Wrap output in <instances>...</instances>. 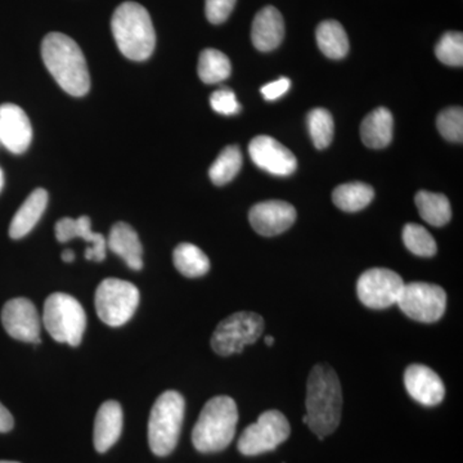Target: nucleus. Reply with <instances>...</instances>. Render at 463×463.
I'll return each mask as SVG.
<instances>
[{
    "label": "nucleus",
    "mask_w": 463,
    "mask_h": 463,
    "mask_svg": "<svg viewBox=\"0 0 463 463\" xmlns=\"http://www.w3.org/2000/svg\"><path fill=\"white\" fill-rule=\"evenodd\" d=\"M288 420L279 411H267L258 421L248 426L239 440V450L243 456H259L281 446L289 437Z\"/></svg>",
    "instance_id": "9"
},
{
    "label": "nucleus",
    "mask_w": 463,
    "mask_h": 463,
    "mask_svg": "<svg viewBox=\"0 0 463 463\" xmlns=\"http://www.w3.org/2000/svg\"><path fill=\"white\" fill-rule=\"evenodd\" d=\"M317 44L326 57L341 60L349 52V39L343 25L337 21H323L317 27Z\"/></svg>",
    "instance_id": "23"
},
{
    "label": "nucleus",
    "mask_w": 463,
    "mask_h": 463,
    "mask_svg": "<svg viewBox=\"0 0 463 463\" xmlns=\"http://www.w3.org/2000/svg\"><path fill=\"white\" fill-rule=\"evenodd\" d=\"M33 141L26 112L14 103L0 106V143L12 154H24Z\"/></svg>",
    "instance_id": "15"
},
{
    "label": "nucleus",
    "mask_w": 463,
    "mask_h": 463,
    "mask_svg": "<svg viewBox=\"0 0 463 463\" xmlns=\"http://www.w3.org/2000/svg\"><path fill=\"white\" fill-rule=\"evenodd\" d=\"M112 33L118 50L132 61H146L154 53L156 33L147 9L136 2H125L115 9Z\"/></svg>",
    "instance_id": "3"
},
{
    "label": "nucleus",
    "mask_w": 463,
    "mask_h": 463,
    "mask_svg": "<svg viewBox=\"0 0 463 463\" xmlns=\"http://www.w3.org/2000/svg\"><path fill=\"white\" fill-rule=\"evenodd\" d=\"M249 221L251 227L261 236H277L295 223L297 210L285 201H264L251 207Z\"/></svg>",
    "instance_id": "14"
},
{
    "label": "nucleus",
    "mask_w": 463,
    "mask_h": 463,
    "mask_svg": "<svg viewBox=\"0 0 463 463\" xmlns=\"http://www.w3.org/2000/svg\"><path fill=\"white\" fill-rule=\"evenodd\" d=\"M249 154L255 165L273 175L288 176L297 170L295 155L272 137L259 136L252 139Z\"/></svg>",
    "instance_id": "13"
},
{
    "label": "nucleus",
    "mask_w": 463,
    "mask_h": 463,
    "mask_svg": "<svg viewBox=\"0 0 463 463\" xmlns=\"http://www.w3.org/2000/svg\"><path fill=\"white\" fill-rule=\"evenodd\" d=\"M414 201L423 221L432 227H443L452 218L449 200L444 194L420 191Z\"/></svg>",
    "instance_id": "24"
},
{
    "label": "nucleus",
    "mask_w": 463,
    "mask_h": 463,
    "mask_svg": "<svg viewBox=\"0 0 463 463\" xmlns=\"http://www.w3.org/2000/svg\"><path fill=\"white\" fill-rule=\"evenodd\" d=\"M0 463H18V462H12V461H0Z\"/></svg>",
    "instance_id": "40"
},
{
    "label": "nucleus",
    "mask_w": 463,
    "mask_h": 463,
    "mask_svg": "<svg viewBox=\"0 0 463 463\" xmlns=\"http://www.w3.org/2000/svg\"><path fill=\"white\" fill-rule=\"evenodd\" d=\"M307 130L310 138L318 149L327 148L334 139L335 124L327 109H315L307 114Z\"/></svg>",
    "instance_id": "29"
},
{
    "label": "nucleus",
    "mask_w": 463,
    "mask_h": 463,
    "mask_svg": "<svg viewBox=\"0 0 463 463\" xmlns=\"http://www.w3.org/2000/svg\"><path fill=\"white\" fill-rule=\"evenodd\" d=\"M176 270L188 279L205 276L210 270V260L205 252L192 243H181L173 252Z\"/></svg>",
    "instance_id": "26"
},
{
    "label": "nucleus",
    "mask_w": 463,
    "mask_h": 463,
    "mask_svg": "<svg viewBox=\"0 0 463 463\" xmlns=\"http://www.w3.org/2000/svg\"><path fill=\"white\" fill-rule=\"evenodd\" d=\"M199 76L205 84H218L230 78L232 66L230 58L223 52L207 48L201 52L199 58Z\"/></svg>",
    "instance_id": "27"
},
{
    "label": "nucleus",
    "mask_w": 463,
    "mask_h": 463,
    "mask_svg": "<svg viewBox=\"0 0 463 463\" xmlns=\"http://www.w3.org/2000/svg\"><path fill=\"white\" fill-rule=\"evenodd\" d=\"M237 422L239 410L233 399L224 395L210 399L192 431L194 448L201 453L221 452L233 440Z\"/></svg>",
    "instance_id": "4"
},
{
    "label": "nucleus",
    "mask_w": 463,
    "mask_h": 463,
    "mask_svg": "<svg viewBox=\"0 0 463 463\" xmlns=\"http://www.w3.org/2000/svg\"><path fill=\"white\" fill-rule=\"evenodd\" d=\"M43 62L70 96L83 97L90 90L87 61L78 43L61 33H51L42 43Z\"/></svg>",
    "instance_id": "2"
},
{
    "label": "nucleus",
    "mask_w": 463,
    "mask_h": 463,
    "mask_svg": "<svg viewBox=\"0 0 463 463\" xmlns=\"http://www.w3.org/2000/svg\"><path fill=\"white\" fill-rule=\"evenodd\" d=\"M97 315L111 327L129 322L139 306V291L133 283L108 279L99 283L94 297Z\"/></svg>",
    "instance_id": "7"
},
{
    "label": "nucleus",
    "mask_w": 463,
    "mask_h": 463,
    "mask_svg": "<svg viewBox=\"0 0 463 463\" xmlns=\"http://www.w3.org/2000/svg\"><path fill=\"white\" fill-rule=\"evenodd\" d=\"M404 385L414 401L428 407L440 404L446 395V388L438 373L422 364H412L405 370Z\"/></svg>",
    "instance_id": "16"
},
{
    "label": "nucleus",
    "mask_w": 463,
    "mask_h": 463,
    "mask_svg": "<svg viewBox=\"0 0 463 463\" xmlns=\"http://www.w3.org/2000/svg\"><path fill=\"white\" fill-rule=\"evenodd\" d=\"M403 242L405 248L417 257H434L438 251L437 242L430 232L420 224H407L403 230Z\"/></svg>",
    "instance_id": "30"
},
{
    "label": "nucleus",
    "mask_w": 463,
    "mask_h": 463,
    "mask_svg": "<svg viewBox=\"0 0 463 463\" xmlns=\"http://www.w3.org/2000/svg\"><path fill=\"white\" fill-rule=\"evenodd\" d=\"M289 88H291V81L288 78H281L279 80H274L272 83H268L261 88L260 91L263 97L267 100H276L281 99L288 93Z\"/></svg>",
    "instance_id": "35"
},
{
    "label": "nucleus",
    "mask_w": 463,
    "mask_h": 463,
    "mask_svg": "<svg viewBox=\"0 0 463 463\" xmlns=\"http://www.w3.org/2000/svg\"><path fill=\"white\" fill-rule=\"evenodd\" d=\"M373 188L361 182L341 184L335 188L334 194H332V201L335 205L346 213L364 210L373 203Z\"/></svg>",
    "instance_id": "25"
},
{
    "label": "nucleus",
    "mask_w": 463,
    "mask_h": 463,
    "mask_svg": "<svg viewBox=\"0 0 463 463\" xmlns=\"http://www.w3.org/2000/svg\"><path fill=\"white\" fill-rule=\"evenodd\" d=\"M210 106L218 114L225 116L236 115L241 111V105L237 100L236 94L228 88L215 90L210 97Z\"/></svg>",
    "instance_id": "33"
},
{
    "label": "nucleus",
    "mask_w": 463,
    "mask_h": 463,
    "mask_svg": "<svg viewBox=\"0 0 463 463\" xmlns=\"http://www.w3.org/2000/svg\"><path fill=\"white\" fill-rule=\"evenodd\" d=\"M237 0H206L205 12L209 23L221 25L233 12Z\"/></svg>",
    "instance_id": "34"
},
{
    "label": "nucleus",
    "mask_w": 463,
    "mask_h": 463,
    "mask_svg": "<svg viewBox=\"0 0 463 463\" xmlns=\"http://www.w3.org/2000/svg\"><path fill=\"white\" fill-rule=\"evenodd\" d=\"M108 246L118 255L128 267L141 270L143 267V248L138 233L129 224L116 223L109 231Z\"/></svg>",
    "instance_id": "20"
},
{
    "label": "nucleus",
    "mask_w": 463,
    "mask_h": 463,
    "mask_svg": "<svg viewBox=\"0 0 463 463\" xmlns=\"http://www.w3.org/2000/svg\"><path fill=\"white\" fill-rule=\"evenodd\" d=\"M242 167V154L237 146H228L219 154L209 170L210 179L216 185L230 183Z\"/></svg>",
    "instance_id": "28"
},
{
    "label": "nucleus",
    "mask_w": 463,
    "mask_h": 463,
    "mask_svg": "<svg viewBox=\"0 0 463 463\" xmlns=\"http://www.w3.org/2000/svg\"><path fill=\"white\" fill-rule=\"evenodd\" d=\"M62 260L65 263H72L75 260V252L72 250L67 249L62 252Z\"/></svg>",
    "instance_id": "37"
},
{
    "label": "nucleus",
    "mask_w": 463,
    "mask_h": 463,
    "mask_svg": "<svg viewBox=\"0 0 463 463\" xmlns=\"http://www.w3.org/2000/svg\"><path fill=\"white\" fill-rule=\"evenodd\" d=\"M397 304L402 312L414 321L434 323L446 312L447 295L440 286L425 282L408 283L403 286Z\"/></svg>",
    "instance_id": "10"
},
{
    "label": "nucleus",
    "mask_w": 463,
    "mask_h": 463,
    "mask_svg": "<svg viewBox=\"0 0 463 463\" xmlns=\"http://www.w3.org/2000/svg\"><path fill=\"white\" fill-rule=\"evenodd\" d=\"M394 130V118L388 109H373L365 116L361 125V137L364 145L370 148H383L390 145Z\"/></svg>",
    "instance_id": "22"
},
{
    "label": "nucleus",
    "mask_w": 463,
    "mask_h": 463,
    "mask_svg": "<svg viewBox=\"0 0 463 463\" xmlns=\"http://www.w3.org/2000/svg\"><path fill=\"white\" fill-rule=\"evenodd\" d=\"M437 127L447 141L461 143L463 141V109L449 108L438 116Z\"/></svg>",
    "instance_id": "32"
},
{
    "label": "nucleus",
    "mask_w": 463,
    "mask_h": 463,
    "mask_svg": "<svg viewBox=\"0 0 463 463\" xmlns=\"http://www.w3.org/2000/svg\"><path fill=\"white\" fill-rule=\"evenodd\" d=\"M48 205V192L38 188L30 194L25 203L17 210L11 225H9V236L14 240H20L27 236L33 230L42 215L44 214Z\"/></svg>",
    "instance_id": "21"
},
{
    "label": "nucleus",
    "mask_w": 463,
    "mask_h": 463,
    "mask_svg": "<svg viewBox=\"0 0 463 463\" xmlns=\"http://www.w3.org/2000/svg\"><path fill=\"white\" fill-rule=\"evenodd\" d=\"M3 187H5V174H3V170L0 169V192H2Z\"/></svg>",
    "instance_id": "38"
},
{
    "label": "nucleus",
    "mask_w": 463,
    "mask_h": 463,
    "mask_svg": "<svg viewBox=\"0 0 463 463\" xmlns=\"http://www.w3.org/2000/svg\"><path fill=\"white\" fill-rule=\"evenodd\" d=\"M263 331V317L252 312L234 313L215 328L212 336L213 350L222 356L242 353L245 346L257 343Z\"/></svg>",
    "instance_id": "8"
},
{
    "label": "nucleus",
    "mask_w": 463,
    "mask_h": 463,
    "mask_svg": "<svg viewBox=\"0 0 463 463\" xmlns=\"http://www.w3.org/2000/svg\"><path fill=\"white\" fill-rule=\"evenodd\" d=\"M56 237L60 242L65 243L74 239H81L90 243V248L85 251V258L88 260H105L108 241L103 234L91 231L90 216H80L79 219L63 218L56 224Z\"/></svg>",
    "instance_id": "17"
},
{
    "label": "nucleus",
    "mask_w": 463,
    "mask_h": 463,
    "mask_svg": "<svg viewBox=\"0 0 463 463\" xmlns=\"http://www.w3.org/2000/svg\"><path fill=\"white\" fill-rule=\"evenodd\" d=\"M265 344H267L268 346H272L274 344V339L272 336H265Z\"/></svg>",
    "instance_id": "39"
},
{
    "label": "nucleus",
    "mask_w": 463,
    "mask_h": 463,
    "mask_svg": "<svg viewBox=\"0 0 463 463\" xmlns=\"http://www.w3.org/2000/svg\"><path fill=\"white\" fill-rule=\"evenodd\" d=\"M123 431V410L115 401L100 405L94 420V448L99 453L108 452L120 438Z\"/></svg>",
    "instance_id": "19"
},
{
    "label": "nucleus",
    "mask_w": 463,
    "mask_h": 463,
    "mask_svg": "<svg viewBox=\"0 0 463 463\" xmlns=\"http://www.w3.org/2000/svg\"><path fill=\"white\" fill-rule=\"evenodd\" d=\"M14 421L11 412L0 403V432H8L14 429Z\"/></svg>",
    "instance_id": "36"
},
{
    "label": "nucleus",
    "mask_w": 463,
    "mask_h": 463,
    "mask_svg": "<svg viewBox=\"0 0 463 463\" xmlns=\"http://www.w3.org/2000/svg\"><path fill=\"white\" fill-rule=\"evenodd\" d=\"M404 282L398 273L386 268L365 270L356 283L359 300L371 309H386L397 304Z\"/></svg>",
    "instance_id": "11"
},
{
    "label": "nucleus",
    "mask_w": 463,
    "mask_h": 463,
    "mask_svg": "<svg viewBox=\"0 0 463 463\" xmlns=\"http://www.w3.org/2000/svg\"><path fill=\"white\" fill-rule=\"evenodd\" d=\"M184 411V398L174 390L163 392L155 402L148 421V443L154 455L165 457L175 449Z\"/></svg>",
    "instance_id": "5"
},
{
    "label": "nucleus",
    "mask_w": 463,
    "mask_h": 463,
    "mask_svg": "<svg viewBox=\"0 0 463 463\" xmlns=\"http://www.w3.org/2000/svg\"><path fill=\"white\" fill-rule=\"evenodd\" d=\"M343 390L336 373L327 364H317L307 383V414L303 421L319 440L340 425Z\"/></svg>",
    "instance_id": "1"
},
{
    "label": "nucleus",
    "mask_w": 463,
    "mask_h": 463,
    "mask_svg": "<svg viewBox=\"0 0 463 463\" xmlns=\"http://www.w3.org/2000/svg\"><path fill=\"white\" fill-rule=\"evenodd\" d=\"M43 322L45 330L58 343L78 346L83 340L87 316L74 297L56 292L45 300Z\"/></svg>",
    "instance_id": "6"
},
{
    "label": "nucleus",
    "mask_w": 463,
    "mask_h": 463,
    "mask_svg": "<svg viewBox=\"0 0 463 463\" xmlns=\"http://www.w3.org/2000/svg\"><path fill=\"white\" fill-rule=\"evenodd\" d=\"M435 56L444 65L462 67L463 35L462 33L449 32L444 33L435 47Z\"/></svg>",
    "instance_id": "31"
},
{
    "label": "nucleus",
    "mask_w": 463,
    "mask_h": 463,
    "mask_svg": "<svg viewBox=\"0 0 463 463\" xmlns=\"http://www.w3.org/2000/svg\"><path fill=\"white\" fill-rule=\"evenodd\" d=\"M3 327L9 336L30 344H41L42 321L36 307L26 298L9 300L2 310Z\"/></svg>",
    "instance_id": "12"
},
{
    "label": "nucleus",
    "mask_w": 463,
    "mask_h": 463,
    "mask_svg": "<svg viewBox=\"0 0 463 463\" xmlns=\"http://www.w3.org/2000/svg\"><path fill=\"white\" fill-rule=\"evenodd\" d=\"M285 36V23L279 9L268 5L258 12L251 27V41L258 51L270 52L279 47Z\"/></svg>",
    "instance_id": "18"
}]
</instances>
